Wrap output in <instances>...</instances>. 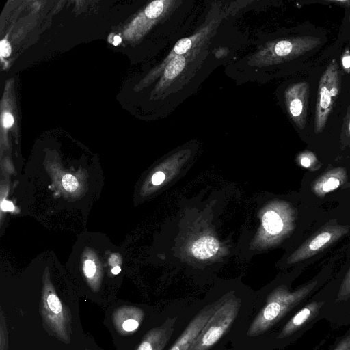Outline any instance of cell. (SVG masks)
Listing matches in <instances>:
<instances>
[{"mask_svg":"<svg viewBox=\"0 0 350 350\" xmlns=\"http://www.w3.org/2000/svg\"><path fill=\"white\" fill-rule=\"evenodd\" d=\"M323 281L312 280L294 291L285 287L275 289L250 324L247 335L256 336L273 327L290 313H295L316 293Z\"/></svg>","mask_w":350,"mask_h":350,"instance_id":"cell-1","label":"cell"},{"mask_svg":"<svg viewBox=\"0 0 350 350\" xmlns=\"http://www.w3.org/2000/svg\"><path fill=\"white\" fill-rule=\"evenodd\" d=\"M39 310L47 332L62 342L69 344L72 333L71 314L49 284L44 288Z\"/></svg>","mask_w":350,"mask_h":350,"instance_id":"cell-2","label":"cell"},{"mask_svg":"<svg viewBox=\"0 0 350 350\" xmlns=\"http://www.w3.org/2000/svg\"><path fill=\"white\" fill-rule=\"evenodd\" d=\"M325 302V296L323 289L315 293L287 319L276 334L275 339L288 344L299 338L320 321L321 309Z\"/></svg>","mask_w":350,"mask_h":350,"instance_id":"cell-3","label":"cell"},{"mask_svg":"<svg viewBox=\"0 0 350 350\" xmlns=\"http://www.w3.org/2000/svg\"><path fill=\"white\" fill-rule=\"evenodd\" d=\"M240 306L239 299L224 301L207 321L189 350H208L230 327L238 314Z\"/></svg>","mask_w":350,"mask_h":350,"instance_id":"cell-4","label":"cell"},{"mask_svg":"<svg viewBox=\"0 0 350 350\" xmlns=\"http://www.w3.org/2000/svg\"><path fill=\"white\" fill-rule=\"evenodd\" d=\"M341 75L338 65L334 59L327 66L319 80L315 108L314 131L324 129L335 100L339 94Z\"/></svg>","mask_w":350,"mask_h":350,"instance_id":"cell-5","label":"cell"},{"mask_svg":"<svg viewBox=\"0 0 350 350\" xmlns=\"http://www.w3.org/2000/svg\"><path fill=\"white\" fill-rule=\"evenodd\" d=\"M308 96L309 85L306 81L291 85L286 92L289 113L300 129H303L306 126Z\"/></svg>","mask_w":350,"mask_h":350,"instance_id":"cell-6","label":"cell"},{"mask_svg":"<svg viewBox=\"0 0 350 350\" xmlns=\"http://www.w3.org/2000/svg\"><path fill=\"white\" fill-rule=\"evenodd\" d=\"M222 302H215L201 310L189 322L169 350H189L194 340Z\"/></svg>","mask_w":350,"mask_h":350,"instance_id":"cell-7","label":"cell"},{"mask_svg":"<svg viewBox=\"0 0 350 350\" xmlns=\"http://www.w3.org/2000/svg\"><path fill=\"white\" fill-rule=\"evenodd\" d=\"M176 322V317H170L160 326L149 330L136 350H163L173 334Z\"/></svg>","mask_w":350,"mask_h":350,"instance_id":"cell-8","label":"cell"},{"mask_svg":"<svg viewBox=\"0 0 350 350\" xmlns=\"http://www.w3.org/2000/svg\"><path fill=\"white\" fill-rule=\"evenodd\" d=\"M143 318V310L135 306L119 308L113 315L114 325L121 334L135 331L139 327Z\"/></svg>","mask_w":350,"mask_h":350,"instance_id":"cell-9","label":"cell"},{"mask_svg":"<svg viewBox=\"0 0 350 350\" xmlns=\"http://www.w3.org/2000/svg\"><path fill=\"white\" fill-rule=\"evenodd\" d=\"M219 249L218 241L212 237H205L197 240L191 247V252L198 259H206L213 256Z\"/></svg>","mask_w":350,"mask_h":350,"instance_id":"cell-10","label":"cell"},{"mask_svg":"<svg viewBox=\"0 0 350 350\" xmlns=\"http://www.w3.org/2000/svg\"><path fill=\"white\" fill-rule=\"evenodd\" d=\"M262 226L270 234H276L283 228V223L280 216L273 211H267L262 217Z\"/></svg>","mask_w":350,"mask_h":350,"instance_id":"cell-11","label":"cell"},{"mask_svg":"<svg viewBox=\"0 0 350 350\" xmlns=\"http://www.w3.org/2000/svg\"><path fill=\"white\" fill-rule=\"evenodd\" d=\"M185 59L182 55L175 56L165 67L164 75L167 79H172L176 77L184 68Z\"/></svg>","mask_w":350,"mask_h":350,"instance_id":"cell-12","label":"cell"},{"mask_svg":"<svg viewBox=\"0 0 350 350\" xmlns=\"http://www.w3.org/2000/svg\"><path fill=\"white\" fill-rule=\"evenodd\" d=\"M328 350H350V325L346 332L336 339Z\"/></svg>","mask_w":350,"mask_h":350,"instance_id":"cell-13","label":"cell"},{"mask_svg":"<svg viewBox=\"0 0 350 350\" xmlns=\"http://www.w3.org/2000/svg\"><path fill=\"white\" fill-rule=\"evenodd\" d=\"M332 234L328 232H324L318 234L313 239L308 246L310 251H315L322 247L331 239Z\"/></svg>","mask_w":350,"mask_h":350,"instance_id":"cell-14","label":"cell"},{"mask_svg":"<svg viewBox=\"0 0 350 350\" xmlns=\"http://www.w3.org/2000/svg\"><path fill=\"white\" fill-rule=\"evenodd\" d=\"M164 1H154L150 3L145 10V14L149 18H155L158 17L163 12L164 8Z\"/></svg>","mask_w":350,"mask_h":350,"instance_id":"cell-15","label":"cell"},{"mask_svg":"<svg viewBox=\"0 0 350 350\" xmlns=\"http://www.w3.org/2000/svg\"><path fill=\"white\" fill-rule=\"evenodd\" d=\"M8 332L5 319L3 311L1 312L0 321V350H8Z\"/></svg>","mask_w":350,"mask_h":350,"instance_id":"cell-16","label":"cell"},{"mask_svg":"<svg viewBox=\"0 0 350 350\" xmlns=\"http://www.w3.org/2000/svg\"><path fill=\"white\" fill-rule=\"evenodd\" d=\"M62 183L64 188L68 191H73L78 187L77 178L71 174L64 175L62 178Z\"/></svg>","mask_w":350,"mask_h":350,"instance_id":"cell-17","label":"cell"},{"mask_svg":"<svg viewBox=\"0 0 350 350\" xmlns=\"http://www.w3.org/2000/svg\"><path fill=\"white\" fill-rule=\"evenodd\" d=\"M191 44L192 42L190 39H181L174 46V52L177 55L184 54L191 48Z\"/></svg>","mask_w":350,"mask_h":350,"instance_id":"cell-18","label":"cell"},{"mask_svg":"<svg viewBox=\"0 0 350 350\" xmlns=\"http://www.w3.org/2000/svg\"><path fill=\"white\" fill-rule=\"evenodd\" d=\"M83 271L88 278H93L96 271L95 263L90 260H85L83 264Z\"/></svg>","mask_w":350,"mask_h":350,"instance_id":"cell-19","label":"cell"},{"mask_svg":"<svg viewBox=\"0 0 350 350\" xmlns=\"http://www.w3.org/2000/svg\"><path fill=\"white\" fill-rule=\"evenodd\" d=\"M340 185V181L334 178H329L323 185V190L325 192L332 191Z\"/></svg>","mask_w":350,"mask_h":350,"instance_id":"cell-20","label":"cell"},{"mask_svg":"<svg viewBox=\"0 0 350 350\" xmlns=\"http://www.w3.org/2000/svg\"><path fill=\"white\" fill-rule=\"evenodd\" d=\"M0 51L1 56L3 57H8L11 54V46L5 39L2 40L0 42Z\"/></svg>","mask_w":350,"mask_h":350,"instance_id":"cell-21","label":"cell"},{"mask_svg":"<svg viewBox=\"0 0 350 350\" xmlns=\"http://www.w3.org/2000/svg\"><path fill=\"white\" fill-rule=\"evenodd\" d=\"M342 64L343 68L347 72H350V53L347 51L342 57Z\"/></svg>","mask_w":350,"mask_h":350,"instance_id":"cell-22","label":"cell"},{"mask_svg":"<svg viewBox=\"0 0 350 350\" xmlns=\"http://www.w3.org/2000/svg\"><path fill=\"white\" fill-rule=\"evenodd\" d=\"M165 179V174L162 172H156L152 177V183L158 185H160Z\"/></svg>","mask_w":350,"mask_h":350,"instance_id":"cell-23","label":"cell"},{"mask_svg":"<svg viewBox=\"0 0 350 350\" xmlns=\"http://www.w3.org/2000/svg\"><path fill=\"white\" fill-rule=\"evenodd\" d=\"M3 123L5 128L10 127L14 123L13 116L9 113H5L3 117Z\"/></svg>","mask_w":350,"mask_h":350,"instance_id":"cell-24","label":"cell"},{"mask_svg":"<svg viewBox=\"0 0 350 350\" xmlns=\"http://www.w3.org/2000/svg\"><path fill=\"white\" fill-rule=\"evenodd\" d=\"M1 207L3 211H12L14 208L13 204L11 202L7 200L2 201Z\"/></svg>","mask_w":350,"mask_h":350,"instance_id":"cell-25","label":"cell"},{"mask_svg":"<svg viewBox=\"0 0 350 350\" xmlns=\"http://www.w3.org/2000/svg\"><path fill=\"white\" fill-rule=\"evenodd\" d=\"M301 163L305 167H308L311 164L310 160L307 157L302 158L301 160Z\"/></svg>","mask_w":350,"mask_h":350,"instance_id":"cell-26","label":"cell"},{"mask_svg":"<svg viewBox=\"0 0 350 350\" xmlns=\"http://www.w3.org/2000/svg\"><path fill=\"white\" fill-rule=\"evenodd\" d=\"M121 271V269L119 266H116L111 269V273L114 275L118 274Z\"/></svg>","mask_w":350,"mask_h":350,"instance_id":"cell-27","label":"cell"},{"mask_svg":"<svg viewBox=\"0 0 350 350\" xmlns=\"http://www.w3.org/2000/svg\"><path fill=\"white\" fill-rule=\"evenodd\" d=\"M113 44L114 45H118L121 42V38L118 36H116L113 38Z\"/></svg>","mask_w":350,"mask_h":350,"instance_id":"cell-28","label":"cell"},{"mask_svg":"<svg viewBox=\"0 0 350 350\" xmlns=\"http://www.w3.org/2000/svg\"><path fill=\"white\" fill-rule=\"evenodd\" d=\"M349 111H350V110H348ZM347 128H348V130H349V133L350 134V114L349 113H347Z\"/></svg>","mask_w":350,"mask_h":350,"instance_id":"cell-29","label":"cell"}]
</instances>
